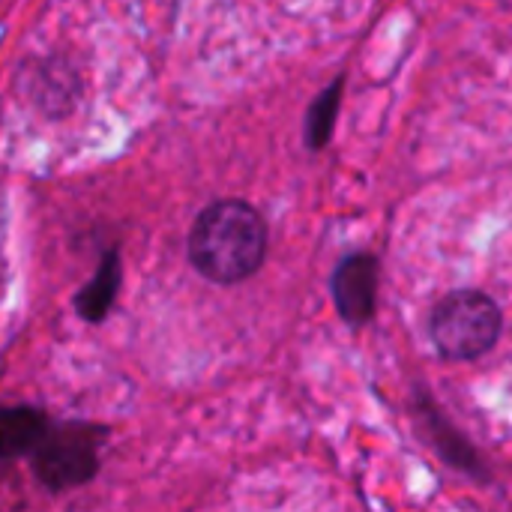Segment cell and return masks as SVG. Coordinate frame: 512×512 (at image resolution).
<instances>
[{
    "label": "cell",
    "instance_id": "1",
    "mask_svg": "<svg viewBox=\"0 0 512 512\" xmlns=\"http://www.w3.org/2000/svg\"><path fill=\"white\" fill-rule=\"evenodd\" d=\"M267 255V225L246 201H216L192 225L189 258L201 276L219 285L249 279Z\"/></svg>",
    "mask_w": 512,
    "mask_h": 512
},
{
    "label": "cell",
    "instance_id": "2",
    "mask_svg": "<svg viewBox=\"0 0 512 512\" xmlns=\"http://www.w3.org/2000/svg\"><path fill=\"white\" fill-rule=\"evenodd\" d=\"M504 315L498 303L477 288H459L441 297L432 312V342L447 360H477L498 345Z\"/></svg>",
    "mask_w": 512,
    "mask_h": 512
},
{
    "label": "cell",
    "instance_id": "3",
    "mask_svg": "<svg viewBox=\"0 0 512 512\" xmlns=\"http://www.w3.org/2000/svg\"><path fill=\"white\" fill-rule=\"evenodd\" d=\"M96 465H99V429L87 423H72L45 432V438L33 450L36 477L54 492L87 483L96 474Z\"/></svg>",
    "mask_w": 512,
    "mask_h": 512
},
{
    "label": "cell",
    "instance_id": "4",
    "mask_svg": "<svg viewBox=\"0 0 512 512\" xmlns=\"http://www.w3.org/2000/svg\"><path fill=\"white\" fill-rule=\"evenodd\" d=\"M375 285H378V264L369 255L348 258L333 282L342 318H348L351 324H366L375 312Z\"/></svg>",
    "mask_w": 512,
    "mask_h": 512
},
{
    "label": "cell",
    "instance_id": "5",
    "mask_svg": "<svg viewBox=\"0 0 512 512\" xmlns=\"http://www.w3.org/2000/svg\"><path fill=\"white\" fill-rule=\"evenodd\" d=\"M45 432H48V420L42 411H33V408L0 411V462H9L21 453L36 450Z\"/></svg>",
    "mask_w": 512,
    "mask_h": 512
},
{
    "label": "cell",
    "instance_id": "6",
    "mask_svg": "<svg viewBox=\"0 0 512 512\" xmlns=\"http://www.w3.org/2000/svg\"><path fill=\"white\" fill-rule=\"evenodd\" d=\"M117 282H120V267H117V258L108 255L105 264L99 267L96 279L81 291V297H78V312H81L87 321H102L105 312H108L111 303H114Z\"/></svg>",
    "mask_w": 512,
    "mask_h": 512
}]
</instances>
